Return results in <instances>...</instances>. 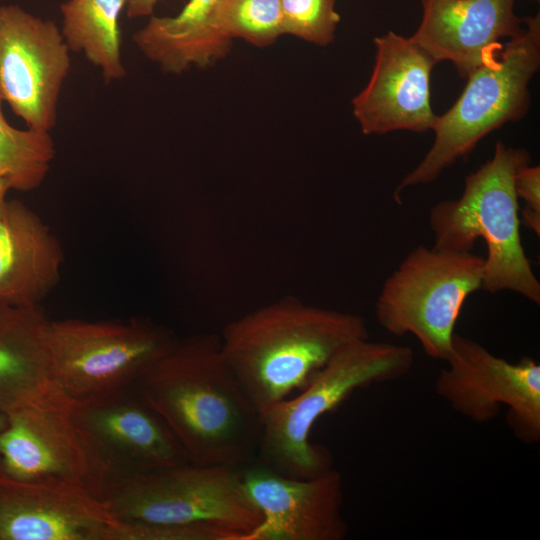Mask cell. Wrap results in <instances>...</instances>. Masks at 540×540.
Segmentation results:
<instances>
[{
    "instance_id": "1",
    "label": "cell",
    "mask_w": 540,
    "mask_h": 540,
    "mask_svg": "<svg viewBox=\"0 0 540 540\" xmlns=\"http://www.w3.org/2000/svg\"><path fill=\"white\" fill-rule=\"evenodd\" d=\"M189 463L242 468L256 460L261 415L226 363L219 334L177 340L137 379Z\"/></svg>"
},
{
    "instance_id": "2",
    "label": "cell",
    "mask_w": 540,
    "mask_h": 540,
    "mask_svg": "<svg viewBox=\"0 0 540 540\" xmlns=\"http://www.w3.org/2000/svg\"><path fill=\"white\" fill-rule=\"evenodd\" d=\"M219 337L226 363L261 415L369 332L359 315L285 296L231 320Z\"/></svg>"
},
{
    "instance_id": "3",
    "label": "cell",
    "mask_w": 540,
    "mask_h": 540,
    "mask_svg": "<svg viewBox=\"0 0 540 540\" xmlns=\"http://www.w3.org/2000/svg\"><path fill=\"white\" fill-rule=\"evenodd\" d=\"M530 162L526 149L497 142L492 157L466 176L459 198L432 206L429 224L436 249L468 252L484 241L481 289L512 291L539 305L540 282L522 244L514 188L517 170Z\"/></svg>"
},
{
    "instance_id": "4",
    "label": "cell",
    "mask_w": 540,
    "mask_h": 540,
    "mask_svg": "<svg viewBox=\"0 0 540 540\" xmlns=\"http://www.w3.org/2000/svg\"><path fill=\"white\" fill-rule=\"evenodd\" d=\"M414 363L410 347L389 342L355 340L338 350L292 397L261 414L256 461L285 476L307 479L332 468L329 450L310 441L316 421L354 390L397 380Z\"/></svg>"
},
{
    "instance_id": "5",
    "label": "cell",
    "mask_w": 540,
    "mask_h": 540,
    "mask_svg": "<svg viewBox=\"0 0 540 540\" xmlns=\"http://www.w3.org/2000/svg\"><path fill=\"white\" fill-rule=\"evenodd\" d=\"M523 23V31L503 46L497 58L466 78L452 107L437 115L431 148L394 191L398 203L406 188L435 181L486 135L527 114L529 84L540 67V14L523 19Z\"/></svg>"
},
{
    "instance_id": "6",
    "label": "cell",
    "mask_w": 540,
    "mask_h": 540,
    "mask_svg": "<svg viewBox=\"0 0 540 540\" xmlns=\"http://www.w3.org/2000/svg\"><path fill=\"white\" fill-rule=\"evenodd\" d=\"M101 500L120 520L207 525L246 540L261 516L248 498L240 468L185 463L111 482Z\"/></svg>"
},
{
    "instance_id": "7",
    "label": "cell",
    "mask_w": 540,
    "mask_h": 540,
    "mask_svg": "<svg viewBox=\"0 0 540 540\" xmlns=\"http://www.w3.org/2000/svg\"><path fill=\"white\" fill-rule=\"evenodd\" d=\"M483 266L472 251L415 247L383 283L378 323L392 335L414 336L430 358L445 361L462 307L482 287Z\"/></svg>"
},
{
    "instance_id": "8",
    "label": "cell",
    "mask_w": 540,
    "mask_h": 540,
    "mask_svg": "<svg viewBox=\"0 0 540 540\" xmlns=\"http://www.w3.org/2000/svg\"><path fill=\"white\" fill-rule=\"evenodd\" d=\"M47 338L57 382L73 404L134 387L175 341L148 321H49Z\"/></svg>"
},
{
    "instance_id": "9",
    "label": "cell",
    "mask_w": 540,
    "mask_h": 540,
    "mask_svg": "<svg viewBox=\"0 0 540 540\" xmlns=\"http://www.w3.org/2000/svg\"><path fill=\"white\" fill-rule=\"evenodd\" d=\"M440 370L436 393L462 416L484 423L502 406L518 439H540V365L529 357L511 363L480 343L455 332L451 350Z\"/></svg>"
},
{
    "instance_id": "10",
    "label": "cell",
    "mask_w": 540,
    "mask_h": 540,
    "mask_svg": "<svg viewBox=\"0 0 540 540\" xmlns=\"http://www.w3.org/2000/svg\"><path fill=\"white\" fill-rule=\"evenodd\" d=\"M72 414L103 471L104 490L121 478L189 463L172 430L134 387L75 403Z\"/></svg>"
},
{
    "instance_id": "11",
    "label": "cell",
    "mask_w": 540,
    "mask_h": 540,
    "mask_svg": "<svg viewBox=\"0 0 540 540\" xmlns=\"http://www.w3.org/2000/svg\"><path fill=\"white\" fill-rule=\"evenodd\" d=\"M69 53L53 21L18 5L0 6V99L28 128L49 132L56 125Z\"/></svg>"
},
{
    "instance_id": "12",
    "label": "cell",
    "mask_w": 540,
    "mask_h": 540,
    "mask_svg": "<svg viewBox=\"0 0 540 540\" xmlns=\"http://www.w3.org/2000/svg\"><path fill=\"white\" fill-rule=\"evenodd\" d=\"M73 406L8 417L0 431L1 469L16 480L77 486L101 499L105 476L73 418Z\"/></svg>"
},
{
    "instance_id": "13",
    "label": "cell",
    "mask_w": 540,
    "mask_h": 540,
    "mask_svg": "<svg viewBox=\"0 0 540 540\" xmlns=\"http://www.w3.org/2000/svg\"><path fill=\"white\" fill-rule=\"evenodd\" d=\"M243 488L260 524L246 540H342L343 480L330 470L301 479L277 473L256 460L240 468Z\"/></svg>"
},
{
    "instance_id": "14",
    "label": "cell",
    "mask_w": 540,
    "mask_h": 540,
    "mask_svg": "<svg viewBox=\"0 0 540 540\" xmlns=\"http://www.w3.org/2000/svg\"><path fill=\"white\" fill-rule=\"evenodd\" d=\"M126 523L90 491L0 472V540H124Z\"/></svg>"
},
{
    "instance_id": "15",
    "label": "cell",
    "mask_w": 540,
    "mask_h": 540,
    "mask_svg": "<svg viewBox=\"0 0 540 540\" xmlns=\"http://www.w3.org/2000/svg\"><path fill=\"white\" fill-rule=\"evenodd\" d=\"M375 61L366 86L352 99L365 135L432 130L437 115L430 99L435 60L411 37L393 31L374 39Z\"/></svg>"
},
{
    "instance_id": "16",
    "label": "cell",
    "mask_w": 540,
    "mask_h": 540,
    "mask_svg": "<svg viewBox=\"0 0 540 540\" xmlns=\"http://www.w3.org/2000/svg\"><path fill=\"white\" fill-rule=\"evenodd\" d=\"M421 22L411 39L436 63L449 61L467 78L500 54L501 39L524 29L516 0H421Z\"/></svg>"
},
{
    "instance_id": "17",
    "label": "cell",
    "mask_w": 540,
    "mask_h": 540,
    "mask_svg": "<svg viewBox=\"0 0 540 540\" xmlns=\"http://www.w3.org/2000/svg\"><path fill=\"white\" fill-rule=\"evenodd\" d=\"M48 323L38 305L0 303V411L7 417L74 405L54 373Z\"/></svg>"
},
{
    "instance_id": "18",
    "label": "cell",
    "mask_w": 540,
    "mask_h": 540,
    "mask_svg": "<svg viewBox=\"0 0 540 540\" xmlns=\"http://www.w3.org/2000/svg\"><path fill=\"white\" fill-rule=\"evenodd\" d=\"M59 240L29 207L17 200L0 206V303L36 306L60 280Z\"/></svg>"
},
{
    "instance_id": "19",
    "label": "cell",
    "mask_w": 540,
    "mask_h": 540,
    "mask_svg": "<svg viewBox=\"0 0 540 540\" xmlns=\"http://www.w3.org/2000/svg\"><path fill=\"white\" fill-rule=\"evenodd\" d=\"M217 1L189 0L176 16H152L132 39L166 73L207 68L225 57L232 43L216 24Z\"/></svg>"
},
{
    "instance_id": "20",
    "label": "cell",
    "mask_w": 540,
    "mask_h": 540,
    "mask_svg": "<svg viewBox=\"0 0 540 540\" xmlns=\"http://www.w3.org/2000/svg\"><path fill=\"white\" fill-rule=\"evenodd\" d=\"M125 6L126 0H68L60 5L66 45L99 68L106 83L126 76L119 26Z\"/></svg>"
},
{
    "instance_id": "21",
    "label": "cell",
    "mask_w": 540,
    "mask_h": 540,
    "mask_svg": "<svg viewBox=\"0 0 540 540\" xmlns=\"http://www.w3.org/2000/svg\"><path fill=\"white\" fill-rule=\"evenodd\" d=\"M0 99V178L10 189L27 192L39 187L55 157L49 132L19 130L5 119Z\"/></svg>"
},
{
    "instance_id": "22",
    "label": "cell",
    "mask_w": 540,
    "mask_h": 540,
    "mask_svg": "<svg viewBox=\"0 0 540 540\" xmlns=\"http://www.w3.org/2000/svg\"><path fill=\"white\" fill-rule=\"evenodd\" d=\"M215 20L228 38L257 47L272 45L284 34L280 0H218Z\"/></svg>"
},
{
    "instance_id": "23",
    "label": "cell",
    "mask_w": 540,
    "mask_h": 540,
    "mask_svg": "<svg viewBox=\"0 0 540 540\" xmlns=\"http://www.w3.org/2000/svg\"><path fill=\"white\" fill-rule=\"evenodd\" d=\"M336 0H280L284 34L294 35L320 46L330 44L340 16Z\"/></svg>"
},
{
    "instance_id": "24",
    "label": "cell",
    "mask_w": 540,
    "mask_h": 540,
    "mask_svg": "<svg viewBox=\"0 0 540 540\" xmlns=\"http://www.w3.org/2000/svg\"><path fill=\"white\" fill-rule=\"evenodd\" d=\"M518 199L523 201L520 221L537 236L540 235V166L530 163L520 167L514 178Z\"/></svg>"
},
{
    "instance_id": "25",
    "label": "cell",
    "mask_w": 540,
    "mask_h": 540,
    "mask_svg": "<svg viewBox=\"0 0 540 540\" xmlns=\"http://www.w3.org/2000/svg\"><path fill=\"white\" fill-rule=\"evenodd\" d=\"M159 0H126V14L129 18L151 15Z\"/></svg>"
},
{
    "instance_id": "26",
    "label": "cell",
    "mask_w": 540,
    "mask_h": 540,
    "mask_svg": "<svg viewBox=\"0 0 540 540\" xmlns=\"http://www.w3.org/2000/svg\"><path fill=\"white\" fill-rule=\"evenodd\" d=\"M9 190V184L4 179L0 178V206L6 200V195Z\"/></svg>"
},
{
    "instance_id": "27",
    "label": "cell",
    "mask_w": 540,
    "mask_h": 540,
    "mask_svg": "<svg viewBox=\"0 0 540 540\" xmlns=\"http://www.w3.org/2000/svg\"><path fill=\"white\" fill-rule=\"evenodd\" d=\"M8 424V417L0 411V431H2ZM0 472H2L1 469V460H0Z\"/></svg>"
},
{
    "instance_id": "28",
    "label": "cell",
    "mask_w": 540,
    "mask_h": 540,
    "mask_svg": "<svg viewBox=\"0 0 540 540\" xmlns=\"http://www.w3.org/2000/svg\"><path fill=\"white\" fill-rule=\"evenodd\" d=\"M537 1H539V0H537Z\"/></svg>"
}]
</instances>
